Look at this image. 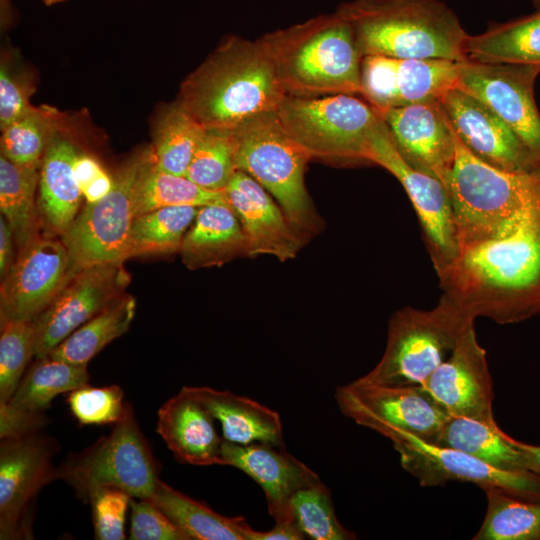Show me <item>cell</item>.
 <instances>
[{
  "label": "cell",
  "mask_w": 540,
  "mask_h": 540,
  "mask_svg": "<svg viewBox=\"0 0 540 540\" xmlns=\"http://www.w3.org/2000/svg\"><path fill=\"white\" fill-rule=\"evenodd\" d=\"M438 277L443 295L474 319L511 324L540 315V201L493 235L458 245Z\"/></svg>",
  "instance_id": "cell-1"
},
{
  "label": "cell",
  "mask_w": 540,
  "mask_h": 540,
  "mask_svg": "<svg viewBox=\"0 0 540 540\" xmlns=\"http://www.w3.org/2000/svg\"><path fill=\"white\" fill-rule=\"evenodd\" d=\"M286 95L260 40L231 36L183 80L178 101L204 128L233 130Z\"/></svg>",
  "instance_id": "cell-2"
},
{
  "label": "cell",
  "mask_w": 540,
  "mask_h": 540,
  "mask_svg": "<svg viewBox=\"0 0 540 540\" xmlns=\"http://www.w3.org/2000/svg\"><path fill=\"white\" fill-rule=\"evenodd\" d=\"M288 95L360 94L361 61L351 24L337 11L260 39Z\"/></svg>",
  "instance_id": "cell-3"
},
{
  "label": "cell",
  "mask_w": 540,
  "mask_h": 540,
  "mask_svg": "<svg viewBox=\"0 0 540 540\" xmlns=\"http://www.w3.org/2000/svg\"><path fill=\"white\" fill-rule=\"evenodd\" d=\"M336 11L352 26L362 56L466 59V33L439 0H351Z\"/></svg>",
  "instance_id": "cell-4"
},
{
  "label": "cell",
  "mask_w": 540,
  "mask_h": 540,
  "mask_svg": "<svg viewBox=\"0 0 540 540\" xmlns=\"http://www.w3.org/2000/svg\"><path fill=\"white\" fill-rule=\"evenodd\" d=\"M454 137L456 156L445 186L460 245L493 235L520 211L539 202L540 173L493 167L474 156L455 133Z\"/></svg>",
  "instance_id": "cell-5"
},
{
  "label": "cell",
  "mask_w": 540,
  "mask_h": 540,
  "mask_svg": "<svg viewBox=\"0 0 540 540\" xmlns=\"http://www.w3.org/2000/svg\"><path fill=\"white\" fill-rule=\"evenodd\" d=\"M235 163L264 187L301 233L316 232L320 222L304 174L310 156L287 133L276 111L233 129Z\"/></svg>",
  "instance_id": "cell-6"
},
{
  "label": "cell",
  "mask_w": 540,
  "mask_h": 540,
  "mask_svg": "<svg viewBox=\"0 0 540 540\" xmlns=\"http://www.w3.org/2000/svg\"><path fill=\"white\" fill-rule=\"evenodd\" d=\"M474 320L444 295L432 309L396 311L388 323L383 356L359 379L382 385H422Z\"/></svg>",
  "instance_id": "cell-7"
},
{
  "label": "cell",
  "mask_w": 540,
  "mask_h": 540,
  "mask_svg": "<svg viewBox=\"0 0 540 540\" xmlns=\"http://www.w3.org/2000/svg\"><path fill=\"white\" fill-rule=\"evenodd\" d=\"M75 495L90 503L101 489L118 488L134 498L151 499L159 482V467L130 403L109 435L68 456L56 470Z\"/></svg>",
  "instance_id": "cell-8"
},
{
  "label": "cell",
  "mask_w": 540,
  "mask_h": 540,
  "mask_svg": "<svg viewBox=\"0 0 540 540\" xmlns=\"http://www.w3.org/2000/svg\"><path fill=\"white\" fill-rule=\"evenodd\" d=\"M291 138L310 158L366 161L368 133L378 113L350 94L286 95L276 110Z\"/></svg>",
  "instance_id": "cell-9"
},
{
  "label": "cell",
  "mask_w": 540,
  "mask_h": 540,
  "mask_svg": "<svg viewBox=\"0 0 540 540\" xmlns=\"http://www.w3.org/2000/svg\"><path fill=\"white\" fill-rule=\"evenodd\" d=\"M155 161L152 145L136 152L113 176L111 190L85 203L61 237L70 259V273L98 263H124L129 231L135 215L139 183Z\"/></svg>",
  "instance_id": "cell-10"
},
{
  "label": "cell",
  "mask_w": 540,
  "mask_h": 540,
  "mask_svg": "<svg viewBox=\"0 0 540 540\" xmlns=\"http://www.w3.org/2000/svg\"><path fill=\"white\" fill-rule=\"evenodd\" d=\"M342 414L390 441L400 435L434 443L450 415L422 385H382L360 380L337 387Z\"/></svg>",
  "instance_id": "cell-11"
},
{
  "label": "cell",
  "mask_w": 540,
  "mask_h": 540,
  "mask_svg": "<svg viewBox=\"0 0 540 540\" xmlns=\"http://www.w3.org/2000/svg\"><path fill=\"white\" fill-rule=\"evenodd\" d=\"M366 161L383 167L401 183L418 216L434 269L437 275L443 272L458 249L454 211L446 186L402 158L379 114L368 133Z\"/></svg>",
  "instance_id": "cell-12"
},
{
  "label": "cell",
  "mask_w": 540,
  "mask_h": 540,
  "mask_svg": "<svg viewBox=\"0 0 540 540\" xmlns=\"http://www.w3.org/2000/svg\"><path fill=\"white\" fill-rule=\"evenodd\" d=\"M58 445L40 431L1 439L0 539H32L40 491L57 479L53 457Z\"/></svg>",
  "instance_id": "cell-13"
},
{
  "label": "cell",
  "mask_w": 540,
  "mask_h": 540,
  "mask_svg": "<svg viewBox=\"0 0 540 540\" xmlns=\"http://www.w3.org/2000/svg\"><path fill=\"white\" fill-rule=\"evenodd\" d=\"M131 275L124 263L106 262L74 272L32 321L35 357L44 358L71 333L124 294Z\"/></svg>",
  "instance_id": "cell-14"
},
{
  "label": "cell",
  "mask_w": 540,
  "mask_h": 540,
  "mask_svg": "<svg viewBox=\"0 0 540 540\" xmlns=\"http://www.w3.org/2000/svg\"><path fill=\"white\" fill-rule=\"evenodd\" d=\"M540 65L460 61L456 87L497 114L540 162V113L534 84Z\"/></svg>",
  "instance_id": "cell-15"
},
{
  "label": "cell",
  "mask_w": 540,
  "mask_h": 540,
  "mask_svg": "<svg viewBox=\"0 0 540 540\" xmlns=\"http://www.w3.org/2000/svg\"><path fill=\"white\" fill-rule=\"evenodd\" d=\"M402 467L424 487L448 482L472 483L482 489L498 487L509 493L540 500V477L531 472L494 468L465 452L400 435L391 440Z\"/></svg>",
  "instance_id": "cell-16"
},
{
  "label": "cell",
  "mask_w": 540,
  "mask_h": 540,
  "mask_svg": "<svg viewBox=\"0 0 540 540\" xmlns=\"http://www.w3.org/2000/svg\"><path fill=\"white\" fill-rule=\"evenodd\" d=\"M460 61L365 55L360 94L376 111L439 101L456 87Z\"/></svg>",
  "instance_id": "cell-17"
},
{
  "label": "cell",
  "mask_w": 540,
  "mask_h": 540,
  "mask_svg": "<svg viewBox=\"0 0 540 540\" xmlns=\"http://www.w3.org/2000/svg\"><path fill=\"white\" fill-rule=\"evenodd\" d=\"M71 275L69 254L61 238L41 234L17 253L1 280L0 324L33 321Z\"/></svg>",
  "instance_id": "cell-18"
},
{
  "label": "cell",
  "mask_w": 540,
  "mask_h": 540,
  "mask_svg": "<svg viewBox=\"0 0 540 540\" xmlns=\"http://www.w3.org/2000/svg\"><path fill=\"white\" fill-rule=\"evenodd\" d=\"M422 386L450 416L499 428L493 413L494 393L486 351L477 340L474 322Z\"/></svg>",
  "instance_id": "cell-19"
},
{
  "label": "cell",
  "mask_w": 540,
  "mask_h": 540,
  "mask_svg": "<svg viewBox=\"0 0 540 540\" xmlns=\"http://www.w3.org/2000/svg\"><path fill=\"white\" fill-rule=\"evenodd\" d=\"M439 102L454 133L474 156L506 171L540 173V162L482 101L454 87Z\"/></svg>",
  "instance_id": "cell-20"
},
{
  "label": "cell",
  "mask_w": 540,
  "mask_h": 540,
  "mask_svg": "<svg viewBox=\"0 0 540 540\" xmlns=\"http://www.w3.org/2000/svg\"><path fill=\"white\" fill-rule=\"evenodd\" d=\"M388 127L396 149L413 168L444 185L453 167V129L439 101L376 111Z\"/></svg>",
  "instance_id": "cell-21"
},
{
  "label": "cell",
  "mask_w": 540,
  "mask_h": 540,
  "mask_svg": "<svg viewBox=\"0 0 540 540\" xmlns=\"http://www.w3.org/2000/svg\"><path fill=\"white\" fill-rule=\"evenodd\" d=\"M223 191L241 224L246 255H271L282 262L296 256L302 233L264 187L237 170Z\"/></svg>",
  "instance_id": "cell-22"
},
{
  "label": "cell",
  "mask_w": 540,
  "mask_h": 540,
  "mask_svg": "<svg viewBox=\"0 0 540 540\" xmlns=\"http://www.w3.org/2000/svg\"><path fill=\"white\" fill-rule=\"evenodd\" d=\"M224 465L235 467L263 489L269 514L275 522H295L289 501L300 489L321 481L317 473L285 448L254 442L237 444L223 439Z\"/></svg>",
  "instance_id": "cell-23"
},
{
  "label": "cell",
  "mask_w": 540,
  "mask_h": 540,
  "mask_svg": "<svg viewBox=\"0 0 540 540\" xmlns=\"http://www.w3.org/2000/svg\"><path fill=\"white\" fill-rule=\"evenodd\" d=\"M80 151L66 121L51 137L39 170L37 204L46 234L61 238L82 209L83 195L74 172Z\"/></svg>",
  "instance_id": "cell-24"
},
{
  "label": "cell",
  "mask_w": 540,
  "mask_h": 540,
  "mask_svg": "<svg viewBox=\"0 0 540 540\" xmlns=\"http://www.w3.org/2000/svg\"><path fill=\"white\" fill-rule=\"evenodd\" d=\"M156 431L182 463L196 466L224 465L215 418L182 389L159 408Z\"/></svg>",
  "instance_id": "cell-25"
},
{
  "label": "cell",
  "mask_w": 540,
  "mask_h": 540,
  "mask_svg": "<svg viewBox=\"0 0 540 540\" xmlns=\"http://www.w3.org/2000/svg\"><path fill=\"white\" fill-rule=\"evenodd\" d=\"M181 389L220 422L223 439L242 445L262 442L285 448L282 422L276 411L231 391L206 386Z\"/></svg>",
  "instance_id": "cell-26"
},
{
  "label": "cell",
  "mask_w": 540,
  "mask_h": 540,
  "mask_svg": "<svg viewBox=\"0 0 540 540\" xmlns=\"http://www.w3.org/2000/svg\"><path fill=\"white\" fill-rule=\"evenodd\" d=\"M179 253L190 270L222 266L245 254L241 224L227 201L199 208L183 238Z\"/></svg>",
  "instance_id": "cell-27"
},
{
  "label": "cell",
  "mask_w": 540,
  "mask_h": 540,
  "mask_svg": "<svg viewBox=\"0 0 540 540\" xmlns=\"http://www.w3.org/2000/svg\"><path fill=\"white\" fill-rule=\"evenodd\" d=\"M535 10L503 23H494L486 31L469 35L466 58L479 62L540 65V0Z\"/></svg>",
  "instance_id": "cell-28"
},
{
  "label": "cell",
  "mask_w": 540,
  "mask_h": 540,
  "mask_svg": "<svg viewBox=\"0 0 540 540\" xmlns=\"http://www.w3.org/2000/svg\"><path fill=\"white\" fill-rule=\"evenodd\" d=\"M432 444L465 452L500 470L529 471L514 438L476 420L450 416Z\"/></svg>",
  "instance_id": "cell-29"
},
{
  "label": "cell",
  "mask_w": 540,
  "mask_h": 540,
  "mask_svg": "<svg viewBox=\"0 0 540 540\" xmlns=\"http://www.w3.org/2000/svg\"><path fill=\"white\" fill-rule=\"evenodd\" d=\"M152 500L190 540H248L243 517L221 515L159 480Z\"/></svg>",
  "instance_id": "cell-30"
},
{
  "label": "cell",
  "mask_w": 540,
  "mask_h": 540,
  "mask_svg": "<svg viewBox=\"0 0 540 540\" xmlns=\"http://www.w3.org/2000/svg\"><path fill=\"white\" fill-rule=\"evenodd\" d=\"M40 166H23L0 156V210L8 221L17 253L41 234L37 204Z\"/></svg>",
  "instance_id": "cell-31"
},
{
  "label": "cell",
  "mask_w": 540,
  "mask_h": 540,
  "mask_svg": "<svg viewBox=\"0 0 540 540\" xmlns=\"http://www.w3.org/2000/svg\"><path fill=\"white\" fill-rule=\"evenodd\" d=\"M135 313V298L124 293L71 333L49 356L87 366L105 346L128 331Z\"/></svg>",
  "instance_id": "cell-32"
},
{
  "label": "cell",
  "mask_w": 540,
  "mask_h": 540,
  "mask_svg": "<svg viewBox=\"0 0 540 540\" xmlns=\"http://www.w3.org/2000/svg\"><path fill=\"white\" fill-rule=\"evenodd\" d=\"M204 130L178 100L164 105L152 129L155 166L167 173L186 176Z\"/></svg>",
  "instance_id": "cell-33"
},
{
  "label": "cell",
  "mask_w": 540,
  "mask_h": 540,
  "mask_svg": "<svg viewBox=\"0 0 540 540\" xmlns=\"http://www.w3.org/2000/svg\"><path fill=\"white\" fill-rule=\"evenodd\" d=\"M200 207L169 206L134 218L125 249V261L134 257L179 252L183 238Z\"/></svg>",
  "instance_id": "cell-34"
},
{
  "label": "cell",
  "mask_w": 540,
  "mask_h": 540,
  "mask_svg": "<svg viewBox=\"0 0 540 540\" xmlns=\"http://www.w3.org/2000/svg\"><path fill=\"white\" fill-rule=\"evenodd\" d=\"M89 380L87 366L50 356L36 358L7 403L28 412H44L56 396L87 385Z\"/></svg>",
  "instance_id": "cell-35"
},
{
  "label": "cell",
  "mask_w": 540,
  "mask_h": 540,
  "mask_svg": "<svg viewBox=\"0 0 540 540\" xmlns=\"http://www.w3.org/2000/svg\"><path fill=\"white\" fill-rule=\"evenodd\" d=\"M483 490L487 509L473 540H540V500L498 487Z\"/></svg>",
  "instance_id": "cell-36"
},
{
  "label": "cell",
  "mask_w": 540,
  "mask_h": 540,
  "mask_svg": "<svg viewBox=\"0 0 540 540\" xmlns=\"http://www.w3.org/2000/svg\"><path fill=\"white\" fill-rule=\"evenodd\" d=\"M67 116L50 106H34L1 130V155L23 166H40L51 137Z\"/></svg>",
  "instance_id": "cell-37"
},
{
  "label": "cell",
  "mask_w": 540,
  "mask_h": 540,
  "mask_svg": "<svg viewBox=\"0 0 540 540\" xmlns=\"http://www.w3.org/2000/svg\"><path fill=\"white\" fill-rule=\"evenodd\" d=\"M224 201V191L209 190L195 184L186 176L161 171L154 161L139 183L135 215L169 206L202 207Z\"/></svg>",
  "instance_id": "cell-38"
},
{
  "label": "cell",
  "mask_w": 540,
  "mask_h": 540,
  "mask_svg": "<svg viewBox=\"0 0 540 540\" xmlns=\"http://www.w3.org/2000/svg\"><path fill=\"white\" fill-rule=\"evenodd\" d=\"M236 171L234 131L205 128L186 177L203 188L223 191Z\"/></svg>",
  "instance_id": "cell-39"
},
{
  "label": "cell",
  "mask_w": 540,
  "mask_h": 540,
  "mask_svg": "<svg viewBox=\"0 0 540 540\" xmlns=\"http://www.w3.org/2000/svg\"><path fill=\"white\" fill-rule=\"evenodd\" d=\"M289 507L293 520L307 538L356 539V534L346 529L338 520L331 492L322 481L298 490L291 497Z\"/></svg>",
  "instance_id": "cell-40"
},
{
  "label": "cell",
  "mask_w": 540,
  "mask_h": 540,
  "mask_svg": "<svg viewBox=\"0 0 540 540\" xmlns=\"http://www.w3.org/2000/svg\"><path fill=\"white\" fill-rule=\"evenodd\" d=\"M0 329V402H7L35 356V331L32 321H6Z\"/></svg>",
  "instance_id": "cell-41"
},
{
  "label": "cell",
  "mask_w": 540,
  "mask_h": 540,
  "mask_svg": "<svg viewBox=\"0 0 540 540\" xmlns=\"http://www.w3.org/2000/svg\"><path fill=\"white\" fill-rule=\"evenodd\" d=\"M67 403L81 425L115 424L126 407L124 392L116 384L104 387L84 385L69 392Z\"/></svg>",
  "instance_id": "cell-42"
},
{
  "label": "cell",
  "mask_w": 540,
  "mask_h": 540,
  "mask_svg": "<svg viewBox=\"0 0 540 540\" xmlns=\"http://www.w3.org/2000/svg\"><path fill=\"white\" fill-rule=\"evenodd\" d=\"M132 496L118 488H104L91 499L94 538L97 540H123L125 516Z\"/></svg>",
  "instance_id": "cell-43"
},
{
  "label": "cell",
  "mask_w": 540,
  "mask_h": 540,
  "mask_svg": "<svg viewBox=\"0 0 540 540\" xmlns=\"http://www.w3.org/2000/svg\"><path fill=\"white\" fill-rule=\"evenodd\" d=\"M36 88L30 78L17 70L6 56L0 66V129L28 113L34 106L30 97Z\"/></svg>",
  "instance_id": "cell-44"
},
{
  "label": "cell",
  "mask_w": 540,
  "mask_h": 540,
  "mask_svg": "<svg viewBox=\"0 0 540 540\" xmlns=\"http://www.w3.org/2000/svg\"><path fill=\"white\" fill-rule=\"evenodd\" d=\"M131 540H190L152 500L131 498Z\"/></svg>",
  "instance_id": "cell-45"
},
{
  "label": "cell",
  "mask_w": 540,
  "mask_h": 540,
  "mask_svg": "<svg viewBox=\"0 0 540 540\" xmlns=\"http://www.w3.org/2000/svg\"><path fill=\"white\" fill-rule=\"evenodd\" d=\"M74 172L85 203L104 197L113 186L111 177L92 155L80 151L74 163Z\"/></svg>",
  "instance_id": "cell-46"
},
{
  "label": "cell",
  "mask_w": 540,
  "mask_h": 540,
  "mask_svg": "<svg viewBox=\"0 0 540 540\" xmlns=\"http://www.w3.org/2000/svg\"><path fill=\"white\" fill-rule=\"evenodd\" d=\"M46 424L44 412H28L0 402V439L23 436L40 429Z\"/></svg>",
  "instance_id": "cell-47"
},
{
  "label": "cell",
  "mask_w": 540,
  "mask_h": 540,
  "mask_svg": "<svg viewBox=\"0 0 540 540\" xmlns=\"http://www.w3.org/2000/svg\"><path fill=\"white\" fill-rule=\"evenodd\" d=\"M16 242L11 227L5 217L0 215V277L5 278L17 256Z\"/></svg>",
  "instance_id": "cell-48"
},
{
  "label": "cell",
  "mask_w": 540,
  "mask_h": 540,
  "mask_svg": "<svg viewBox=\"0 0 540 540\" xmlns=\"http://www.w3.org/2000/svg\"><path fill=\"white\" fill-rule=\"evenodd\" d=\"M305 538L295 522H275V526L269 531H257L251 528L248 534V540H301Z\"/></svg>",
  "instance_id": "cell-49"
},
{
  "label": "cell",
  "mask_w": 540,
  "mask_h": 540,
  "mask_svg": "<svg viewBox=\"0 0 540 540\" xmlns=\"http://www.w3.org/2000/svg\"><path fill=\"white\" fill-rule=\"evenodd\" d=\"M515 443L524 452L529 471L540 477V445L528 444L516 439Z\"/></svg>",
  "instance_id": "cell-50"
},
{
  "label": "cell",
  "mask_w": 540,
  "mask_h": 540,
  "mask_svg": "<svg viewBox=\"0 0 540 540\" xmlns=\"http://www.w3.org/2000/svg\"><path fill=\"white\" fill-rule=\"evenodd\" d=\"M3 1V0H2ZM7 1V0H4V2ZM66 0H42V2L46 5V6H52L54 4H57V3H61V2H64Z\"/></svg>",
  "instance_id": "cell-51"
}]
</instances>
